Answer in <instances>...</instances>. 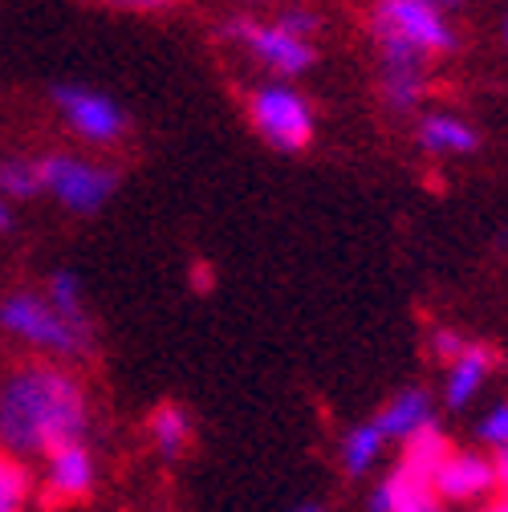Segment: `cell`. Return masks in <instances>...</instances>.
Wrapping results in <instances>:
<instances>
[{"label": "cell", "mask_w": 508, "mask_h": 512, "mask_svg": "<svg viewBox=\"0 0 508 512\" xmlns=\"http://www.w3.org/2000/svg\"><path fill=\"white\" fill-rule=\"evenodd\" d=\"M86 382L66 362H21L0 378V452L29 464L90 435Z\"/></svg>", "instance_id": "cell-1"}, {"label": "cell", "mask_w": 508, "mask_h": 512, "mask_svg": "<svg viewBox=\"0 0 508 512\" xmlns=\"http://www.w3.org/2000/svg\"><path fill=\"white\" fill-rule=\"evenodd\" d=\"M0 334L49 362H82L94 354V322H74L41 289H13L0 297Z\"/></svg>", "instance_id": "cell-2"}, {"label": "cell", "mask_w": 508, "mask_h": 512, "mask_svg": "<svg viewBox=\"0 0 508 512\" xmlns=\"http://www.w3.org/2000/svg\"><path fill=\"white\" fill-rule=\"evenodd\" d=\"M37 167H41V196H49L70 216L102 212L118 187V171L82 151H45L37 155Z\"/></svg>", "instance_id": "cell-3"}, {"label": "cell", "mask_w": 508, "mask_h": 512, "mask_svg": "<svg viewBox=\"0 0 508 512\" xmlns=\"http://www.w3.org/2000/svg\"><path fill=\"white\" fill-rule=\"evenodd\" d=\"M248 122L252 131L261 135V143H269L273 151H305L313 143V131H317V118H313V106L309 98L293 86V82H257L248 90Z\"/></svg>", "instance_id": "cell-4"}, {"label": "cell", "mask_w": 508, "mask_h": 512, "mask_svg": "<svg viewBox=\"0 0 508 512\" xmlns=\"http://www.w3.org/2000/svg\"><path fill=\"white\" fill-rule=\"evenodd\" d=\"M224 37L244 49L261 70H269L277 82H297L301 74L313 70L317 61V45L309 37H297L293 29H285L277 17L273 21H261V17H228L224 21Z\"/></svg>", "instance_id": "cell-5"}, {"label": "cell", "mask_w": 508, "mask_h": 512, "mask_svg": "<svg viewBox=\"0 0 508 512\" xmlns=\"http://www.w3.org/2000/svg\"><path fill=\"white\" fill-rule=\"evenodd\" d=\"M53 110L66 122V131L86 147H114L126 139V110L98 86L86 82H61L53 86Z\"/></svg>", "instance_id": "cell-6"}, {"label": "cell", "mask_w": 508, "mask_h": 512, "mask_svg": "<svg viewBox=\"0 0 508 512\" xmlns=\"http://www.w3.org/2000/svg\"><path fill=\"white\" fill-rule=\"evenodd\" d=\"M370 33L387 41H403L427 57L456 49V33L448 17H443V9L427 5V0H378L370 9Z\"/></svg>", "instance_id": "cell-7"}, {"label": "cell", "mask_w": 508, "mask_h": 512, "mask_svg": "<svg viewBox=\"0 0 508 512\" xmlns=\"http://www.w3.org/2000/svg\"><path fill=\"white\" fill-rule=\"evenodd\" d=\"M378 45V82H383V102L395 114H411L423 94H427V53L403 45V41H387L374 37Z\"/></svg>", "instance_id": "cell-8"}, {"label": "cell", "mask_w": 508, "mask_h": 512, "mask_svg": "<svg viewBox=\"0 0 508 512\" xmlns=\"http://www.w3.org/2000/svg\"><path fill=\"white\" fill-rule=\"evenodd\" d=\"M98 484V460L90 443H66L41 460V492L49 504H78Z\"/></svg>", "instance_id": "cell-9"}, {"label": "cell", "mask_w": 508, "mask_h": 512, "mask_svg": "<svg viewBox=\"0 0 508 512\" xmlns=\"http://www.w3.org/2000/svg\"><path fill=\"white\" fill-rule=\"evenodd\" d=\"M439 504H476L488 500V492L496 488V464L484 452H448V460L439 464L435 480H431Z\"/></svg>", "instance_id": "cell-10"}, {"label": "cell", "mask_w": 508, "mask_h": 512, "mask_svg": "<svg viewBox=\"0 0 508 512\" xmlns=\"http://www.w3.org/2000/svg\"><path fill=\"white\" fill-rule=\"evenodd\" d=\"M374 423H378V431L387 435V443H395V439L407 443L411 435L435 427V403H431V395L423 387H407L374 415Z\"/></svg>", "instance_id": "cell-11"}, {"label": "cell", "mask_w": 508, "mask_h": 512, "mask_svg": "<svg viewBox=\"0 0 508 512\" xmlns=\"http://www.w3.org/2000/svg\"><path fill=\"white\" fill-rule=\"evenodd\" d=\"M370 512H439V496L427 480L395 468L370 492Z\"/></svg>", "instance_id": "cell-12"}, {"label": "cell", "mask_w": 508, "mask_h": 512, "mask_svg": "<svg viewBox=\"0 0 508 512\" xmlns=\"http://www.w3.org/2000/svg\"><path fill=\"white\" fill-rule=\"evenodd\" d=\"M492 374V354L484 346H464V354L456 362H448V374H443V399L448 407H468Z\"/></svg>", "instance_id": "cell-13"}, {"label": "cell", "mask_w": 508, "mask_h": 512, "mask_svg": "<svg viewBox=\"0 0 508 512\" xmlns=\"http://www.w3.org/2000/svg\"><path fill=\"white\" fill-rule=\"evenodd\" d=\"M192 435H196L192 415H187L179 403H163V407H155L151 419H147V439H151V447H155V456L167 460V464L179 460L187 447H192Z\"/></svg>", "instance_id": "cell-14"}, {"label": "cell", "mask_w": 508, "mask_h": 512, "mask_svg": "<svg viewBox=\"0 0 508 512\" xmlns=\"http://www.w3.org/2000/svg\"><path fill=\"white\" fill-rule=\"evenodd\" d=\"M415 139L431 155H468L476 151V131L456 114H423L415 126Z\"/></svg>", "instance_id": "cell-15"}, {"label": "cell", "mask_w": 508, "mask_h": 512, "mask_svg": "<svg viewBox=\"0 0 508 512\" xmlns=\"http://www.w3.org/2000/svg\"><path fill=\"white\" fill-rule=\"evenodd\" d=\"M383 452H387V435L378 431L374 419H366V423H354V427L342 435L338 460H342V472H346L350 480H358V476H366V472L378 468Z\"/></svg>", "instance_id": "cell-16"}, {"label": "cell", "mask_w": 508, "mask_h": 512, "mask_svg": "<svg viewBox=\"0 0 508 512\" xmlns=\"http://www.w3.org/2000/svg\"><path fill=\"white\" fill-rule=\"evenodd\" d=\"M448 452H452V447H448V439L439 435V427H427V431H419V435H411V439L403 443V460H399V468L431 484L435 472H439V464L448 460Z\"/></svg>", "instance_id": "cell-17"}, {"label": "cell", "mask_w": 508, "mask_h": 512, "mask_svg": "<svg viewBox=\"0 0 508 512\" xmlns=\"http://www.w3.org/2000/svg\"><path fill=\"white\" fill-rule=\"evenodd\" d=\"M0 196L9 204L41 196V167L37 155H5L0 159Z\"/></svg>", "instance_id": "cell-18"}, {"label": "cell", "mask_w": 508, "mask_h": 512, "mask_svg": "<svg viewBox=\"0 0 508 512\" xmlns=\"http://www.w3.org/2000/svg\"><path fill=\"white\" fill-rule=\"evenodd\" d=\"M41 293L53 301V309H61L66 317H74V322H94L90 305H86V281H82V273L57 269V273H49V281H45Z\"/></svg>", "instance_id": "cell-19"}, {"label": "cell", "mask_w": 508, "mask_h": 512, "mask_svg": "<svg viewBox=\"0 0 508 512\" xmlns=\"http://www.w3.org/2000/svg\"><path fill=\"white\" fill-rule=\"evenodd\" d=\"M29 504H33L29 464L0 452V512H29Z\"/></svg>", "instance_id": "cell-20"}, {"label": "cell", "mask_w": 508, "mask_h": 512, "mask_svg": "<svg viewBox=\"0 0 508 512\" xmlns=\"http://www.w3.org/2000/svg\"><path fill=\"white\" fill-rule=\"evenodd\" d=\"M480 439L492 447V452H504V447H508V403H496V407L484 411Z\"/></svg>", "instance_id": "cell-21"}, {"label": "cell", "mask_w": 508, "mask_h": 512, "mask_svg": "<svg viewBox=\"0 0 508 512\" xmlns=\"http://www.w3.org/2000/svg\"><path fill=\"white\" fill-rule=\"evenodd\" d=\"M277 21H281L285 29H293L297 37H309V41L317 37V29H322V17H317L313 9H285Z\"/></svg>", "instance_id": "cell-22"}, {"label": "cell", "mask_w": 508, "mask_h": 512, "mask_svg": "<svg viewBox=\"0 0 508 512\" xmlns=\"http://www.w3.org/2000/svg\"><path fill=\"white\" fill-rule=\"evenodd\" d=\"M464 346H468V342H464L456 330H443V326H439V330L431 334V354H435L439 362H456V358L464 354Z\"/></svg>", "instance_id": "cell-23"}, {"label": "cell", "mask_w": 508, "mask_h": 512, "mask_svg": "<svg viewBox=\"0 0 508 512\" xmlns=\"http://www.w3.org/2000/svg\"><path fill=\"white\" fill-rule=\"evenodd\" d=\"M110 9H131V13H159V9H171L175 0H102Z\"/></svg>", "instance_id": "cell-24"}, {"label": "cell", "mask_w": 508, "mask_h": 512, "mask_svg": "<svg viewBox=\"0 0 508 512\" xmlns=\"http://www.w3.org/2000/svg\"><path fill=\"white\" fill-rule=\"evenodd\" d=\"M492 464H496V484H504V488H508V447L492 456Z\"/></svg>", "instance_id": "cell-25"}, {"label": "cell", "mask_w": 508, "mask_h": 512, "mask_svg": "<svg viewBox=\"0 0 508 512\" xmlns=\"http://www.w3.org/2000/svg\"><path fill=\"white\" fill-rule=\"evenodd\" d=\"M9 228H13V204L0 196V232H9Z\"/></svg>", "instance_id": "cell-26"}, {"label": "cell", "mask_w": 508, "mask_h": 512, "mask_svg": "<svg viewBox=\"0 0 508 512\" xmlns=\"http://www.w3.org/2000/svg\"><path fill=\"white\" fill-rule=\"evenodd\" d=\"M370 5H378V0H370ZM427 5H435V9H452V5H460V0H427Z\"/></svg>", "instance_id": "cell-27"}, {"label": "cell", "mask_w": 508, "mask_h": 512, "mask_svg": "<svg viewBox=\"0 0 508 512\" xmlns=\"http://www.w3.org/2000/svg\"><path fill=\"white\" fill-rule=\"evenodd\" d=\"M484 512H508V496H504V500H496V504H488Z\"/></svg>", "instance_id": "cell-28"}, {"label": "cell", "mask_w": 508, "mask_h": 512, "mask_svg": "<svg viewBox=\"0 0 508 512\" xmlns=\"http://www.w3.org/2000/svg\"><path fill=\"white\" fill-rule=\"evenodd\" d=\"M293 512H326V508H322V504H297Z\"/></svg>", "instance_id": "cell-29"}, {"label": "cell", "mask_w": 508, "mask_h": 512, "mask_svg": "<svg viewBox=\"0 0 508 512\" xmlns=\"http://www.w3.org/2000/svg\"><path fill=\"white\" fill-rule=\"evenodd\" d=\"M504 37H508V21H504Z\"/></svg>", "instance_id": "cell-30"}, {"label": "cell", "mask_w": 508, "mask_h": 512, "mask_svg": "<svg viewBox=\"0 0 508 512\" xmlns=\"http://www.w3.org/2000/svg\"><path fill=\"white\" fill-rule=\"evenodd\" d=\"M252 5H261V0H252Z\"/></svg>", "instance_id": "cell-31"}]
</instances>
